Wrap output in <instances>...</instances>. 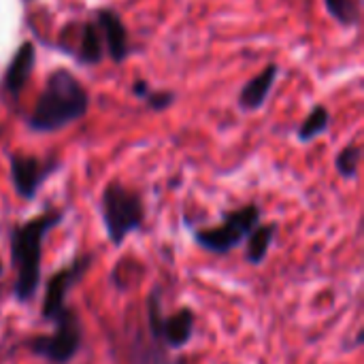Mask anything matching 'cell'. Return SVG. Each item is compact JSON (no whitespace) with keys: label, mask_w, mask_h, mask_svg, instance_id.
<instances>
[{"label":"cell","mask_w":364,"mask_h":364,"mask_svg":"<svg viewBox=\"0 0 364 364\" xmlns=\"http://www.w3.org/2000/svg\"><path fill=\"white\" fill-rule=\"evenodd\" d=\"M64 222V209L43 211L26 222L11 226L9 250L15 269L13 296L17 303H32L41 288V258L47 235Z\"/></svg>","instance_id":"cell-1"},{"label":"cell","mask_w":364,"mask_h":364,"mask_svg":"<svg viewBox=\"0 0 364 364\" xmlns=\"http://www.w3.org/2000/svg\"><path fill=\"white\" fill-rule=\"evenodd\" d=\"M77 62L81 66H98L105 60V43L100 36V30L94 19H87L79 28V38H77Z\"/></svg>","instance_id":"cell-12"},{"label":"cell","mask_w":364,"mask_h":364,"mask_svg":"<svg viewBox=\"0 0 364 364\" xmlns=\"http://www.w3.org/2000/svg\"><path fill=\"white\" fill-rule=\"evenodd\" d=\"M260 220H262V209L256 203H250L239 209L226 211L222 215V224L218 226L196 228L192 232V239L200 250L213 256H226L245 243L247 235L260 224Z\"/></svg>","instance_id":"cell-5"},{"label":"cell","mask_w":364,"mask_h":364,"mask_svg":"<svg viewBox=\"0 0 364 364\" xmlns=\"http://www.w3.org/2000/svg\"><path fill=\"white\" fill-rule=\"evenodd\" d=\"M100 218L109 243L122 247L132 232H139L145 226L143 196L122 181H109L100 194Z\"/></svg>","instance_id":"cell-3"},{"label":"cell","mask_w":364,"mask_h":364,"mask_svg":"<svg viewBox=\"0 0 364 364\" xmlns=\"http://www.w3.org/2000/svg\"><path fill=\"white\" fill-rule=\"evenodd\" d=\"M328 128H331V111L324 105H316L307 113V117L301 122V126L296 130V139L301 143H311L318 136H322L324 132H328Z\"/></svg>","instance_id":"cell-14"},{"label":"cell","mask_w":364,"mask_h":364,"mask_svg":"<svg viewBox=\"0 0 364 364\" xmlns=\"http://www.w3.org/2000/svg\"><path fill=\"white\" fill-rule=\"evenodd\" d=\"M2 273H4V262H2V258H0V277H2Z\"/></svg>","instance_id":"cell-19"},{"label":"cell","mask_w":364,"mask_h":364,"mask_svg":"<svg viewBox=\"0 0 364 364\" xmlns=\"http://www.w3.org/2000/svg\"><path fill=\"white\" fill-rule=\"evenodd\" d=\"M173 364H190V360L188 358H177Z\"/></svg>","instance_id":"cell-18"},{"label":"cell","mask_w":364,"mask_h":364,"mask_svg":"<svg viewBox=\"0 0 364 364\" xmlns=\"http://www.w3.org/2000/svg\"><path fill=\"white\" fill-rule=\"evenodd\" d=\"M360 162H363V149H360V145L350 143V145H346V147L337 154V158H335V168H337V173H339L343 179H350V181H352V179L358 177Z\"/></svg>","instance_id":"cell-16"},{"label":"cell","mask_w":364,"mask_h":364,"mask_svg":"<svg viewBox=\"0 0 364 364\" xmlns=\"http://www.w3.org/2000/svg\"><path fill=\"white\" fill-rule=\"evenodd\" d=\"M90 111V92L68 68H55L45 81L30 115L28 128L36 134L58 132L79 119Z\"/></svg>","instance_id":"cell-2"},{"label":"cell","mask_w":364,"mask_h":364,"mask_svg":"<svg viewBox=\"0 0 364 364\" xmlns=\"http://www.w3.org/2000/svg\"><path fill=\"white\" fill-rule=\"evenodd\" d=\"M51 324L53 331L49 335H34L23 339L21 348L49 364L73 363L83 348V324L79 311L66 305Z\"/></svg>","instance_id":"cell-4"},{"label":"cell","mask_w":364,"mask_h":364,"mask_svg":"<svg viewBox=\"0 0 364 364\" xmlns=\"http://www.w3.org/2000/svg\"><path fill=\"white\" fill-rule=\"evenodd\" d=\"M194 328H196V314L190 307H181L168 318L166 316L162 318L160 328L151 337V341L168 350H183L194 339Z\"/></svg>","instance_id":"cell-10"},{"label":"cell","mask_w":364,"mask_h":364,"mask_svg":"<svg viewBox=\"0 0 364 364\" xmlns=\"http://www.w3.org/2000/svg\"><path fill=\"white\" fill-rule=\"evenodd\" d=\"M145 105H147V109H151V111H166V109H171L175 102H177V94L173 92V90H147V94L141 98Z\"/></svg>","instance_id":"cell-17"},{"label":"cell","mask_w":364,"mask_h":364,"mask_svg":"<svg viewBox=\"0 0 364 364\" xmlns=\"http://www.w3.org/2000/svg\"><path fill=\"white\" fill-rule=\"evenodd\" d=\"M23 2H32V0H23Z\"/></svg>","instance_id":"cell-20"},{"label":"cell","mask_w":364,"mask_h":364,"mask_svg":"<svg viewBox=\"0 0 364 364\" xmlns=\"http://www.w3.org/2000/svg\"><path fill=\"white\" fill-rule=\"evenodd\" d=\"M328 15L343 28H356L363 19L360 0H324Z\"/></svg>","instance_id":"cell-15"},{"label":"cell","mask_w":364,"mask_h":364,"mask_svg":"<svg viewBox=\"0 0 364 364\" xmlns=\"http://www.w3.org/2000/svg\"><path fill=\"white\" fill-rule=\"evenodd\" d=\"M277 237V224L269 222V224H258L245 239V262L252 267H260L271 252V245Z\"/></svg>","instance_id":"cell-13"},{"label":"cell","mask_w":364,"mask_h":364,"mask_svg":"<svg viewBox=\"0 0 364 364\" xmlns=\"http://www.w3.org/2000/svg\"><path fill=\"white\" fill-rule=\"evenodd\" d=\"M34 64H36V47H34V43L23 41L11 55V60L2 73L0 90L11 98H19V94L23 92V87L28 85V81L34 73Z\"/></svg>","instance_id":"cell-9"},{"label":"cell","mask_w":364,"mask_h":364,"mask_svg":"<svg viewBox=\"0 0 364 364\" xmlns=\"http://www.w3.org/2000/svg\"><path fill=\"white\" fill-rule=\"evenodd\" d=\"M277 77H279V66H277L275 62L267 64L256 77H252V79L241 87L239 98H237L239 109H241V111H247V113L260 111V109L267 105L269 94H271V90H273Z\"/></svg>","instance_id":"cell-11"},{"label":"cell","mask_w":364,"mask_h":364,"mask_svg":"<svg viewBox=\"0 0 364 364\" xmlns=\"http://www.w3.org/2000/svg\"><path fill=\"white\" fill-rule=\"evenodd\" d=\"M62 162L55 156L38 158L30 154H11L9 156V173H11V183L17 192L19 198L26 203H32L41 188L47 183V179L58 173Z\"/></svg>","instance_id":"cell-7"},{"label":"cell","mask_w":364,"mask_h":364,"mask_svg":"<svg viewBox=\"0 0 364 364\" xmlns=\"http://www.w3.org/2000/svg\"><path fill=\"white\" fill-rule=\"evenodd\" d=\"M94 254H81L73 258L66 267L58 269L51 273L45 282V294H43V307H41V318L43 322L51 324L68 305V292L85 277V273L92 269Z\"/></svg>","instance_id":"cell-6"},{"label":"cell","mask_w":364,"mask_h":364,"mask_svg":"<svg viewBox=\"0 0 364 364\" xmlns=\"http://www.w3.org/2000/svg\"><path fill=\"white\" fill-rule=\"evenodd\" d=\"M94 21L98 26L102 43H105V55H109V60L115 64L126 62V58L130 53V43H128V28H126L124 19L119 17V13L109 6L96 9Z\"/></svg>","instance_id":"cell-8"}]
</instances>
